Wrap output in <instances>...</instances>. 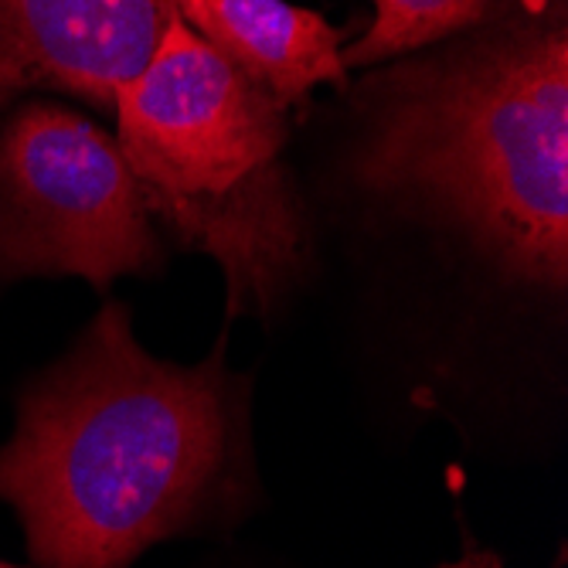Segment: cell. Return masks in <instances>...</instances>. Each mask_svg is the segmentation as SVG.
I'll list each match as a JSON object with an SVG mask.
<instances>
[{"label":"cell","mask_w":568,"mask_h":568,"mask_svg":"<svg viewBox=\"0 0 568 568\" xmlns=\"http://www.w3.org/2000/svg\"><path fill=\"white\" fill-rule=\"evenodd\" d=\"M248 392L225 334L197 365H174L140 347L130 306L110 300L24 388L0 446V500L34 568H130L150 545L242 518Z\"/></svg>","instance_id":"1"},{"label":"cell","mask_w":568,"mask_h":568,"mask_svg":"<svg viewBox=\"0 0 568 568\" xmlns=\"http://www.w3.org/2000/svg\"><path fill=\"white\" fill-rule=\"evenodd\" d=\"M354 181L541 293L568 283V28L507 11L365 85Z\"/></svg>","instance_id":"2"},{"label":"cell","mask_w":568,"mask_h":568,"mask_svg":"<svg viewBox=\"0 0 568 568\" xmlns=\"http://www.w3.org/2000/svg\"><path fill=\"white\" fill-rule=\"evenodd\" d=\"M116 143L161 239L222 270L225 314L270 321L314 270V225L283 161L286 106L171 8L113 95Z\"/></svg>","instance_id":"3"},{"label":"cell","mask_w":568,"mask_h":568,"mask_svg":"<svg viewBox=\"0 0 568 568\" xmlns=\"http://www.w3.org/2000/svg\"><path fill=\"white\" fill-rule=\"evenodd\" d=\"M164 266L116 136L48 99L14 106L0 123V286L79 276L106 293Z\"/></svg>","instance_id":"4"},{"label":"cell","mask_w":568,"mask_h":568,"mask_svg":"<svg viewBox=\"0 0 568 568\" xmlns=\"http://www.w3.org/2000/svg\"><path fill=\"white\" fill-rule=\"evenodd\" d=\"M171 0H0V113L62 92L113 113L168 24Z\"/></svg>","instance_id":"5"},{"label":"cell","mask_w":568,"mask_h":568,"mask_svg":"<svg viewBox=\"0 0 568 568\" xmlns=\"http://www.w3.org/2000/svg\"><path fill=\"white\" fill-rule=\"evenodd\" d=\"M178 18L219 55L293 106L317 85H344V31L286 0H171Z\"/></svg>","instance_id":"6"},{"label":"cell","mask_w":568,"mask_h":568,"mask_svg":"<svg viewBox=\"0 0 568 568\" xmlns=\"http://www.w3.org/2000/svg\"><path fill=\"white\" fill-rule=\"evenodd\" d=\"M372 28L344 44V69H375L388 59L426 51L449 38L497 21L518 0H372Z\"/></svg>","instance_id":"7"},{"label":"cell","mask_w":568,"mask_h":568,"mask_svg":"<svg viewBox=\"0 0 568 568\" xmlns=\"http://www.w3.org/2000/svg\"><path fill=\"white\" fill-rule=\"evenodd\" d=\"M439 568H504V565L490 551H470V555H463L459 561H449V565H439Z\"/></svg>","instance_id":"8"},{"label":"cell","mask_w":568,"mask_h":568,"mask_svg":"<svg viewBox=\"0 0 568 568\" xmlns=\"http://www.w3.org/2000/svg\"><path fill=\"white\" fill-rule=\"evenodd\" d=\"M0 568H21V565H8V561H0Z\"/></svg>","instance_id":"9"}]
</instances>
